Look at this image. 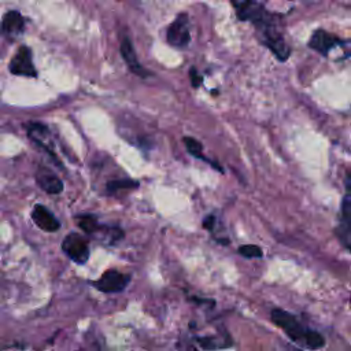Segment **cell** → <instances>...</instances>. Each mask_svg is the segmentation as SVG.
Returning <instances> with one entry per match:
<instances>
[{
    "label": "cell",
    "mask_w": 351,
    "mask_h": 351,
    "mask_svg": "<svg viewBox=\"0 0 351 351\" xmlns=\"http://www.w3.org/2000/svg\"><path fill=\"white\" fill-rule=\"evenodd\" d=\"M167 43L177 48H184L189 44L191 34H189V23H188V15L180 14L174 22L169 26L166 32Z\"/></svg>",
    "instance_id": "7"
},
{
    "label": "cell",
    "mask_w": 351,
    "mask_h": 351,
    "mask_svg": "<svg viewBox=\"0 0 351 351\" xmlns=\"http://www.w3.org/2000/svg\"><path fill=\"white\" fill-rule=\"evenodd\" d=\"M130 280H132L130 274L118 271L115 269H110V270H106L97 280H95L92 285L95 289L103 293H118L128 287Z\"/></svg>",
    "instance_id": "4"
},
{
    "label": "cell",
    "mask_w": 351,
    "mask_h": 351,
    "mask_svg": "<svg viewBox=\"0 0 351 351\" xmlns=\"http://www.w3.org/2000/svg\"><path fill=\"white\" fill-rule=\"evenodd\" d=\"M255 26L261 32V37L265 45H267L280 60H287L289 56V48L285 44L282 36L278 33L274 25V19L270 14L266 11L262 12V15L254 21Z\"/></svg>",
    "instance_id": "2"
},
{
    "label": "cell",
    "mask_w": 351,
    "mask_h": 351,
    "mask_svg": "<svg viewBox=\"0 0 351 351\" xmlns=\"http://www.w3.org/2000/svg\"><path fill=\"white\" fill-rule=\"evenodd\" d=\"M184 144H185V147H186V151H188L191 155H193L195 158H200V159L208 162V159H206V158L203 156V154H202L203 147H202V144H200L197 140H195L193 137H189V136H188V137H184Z\"/></svg>",
    "instance_id": "15"
},
{
    "label": "cell",
    "mask_w": 351,
    "mask_h": 351,
    "mask_svg": "<svg viewBox=\"0 0 351 351\" xmlns=\"http://www.w3.org/2000/svg\"><path fill=\"white\" fill-rule=\"evenodd\" d=\"M75 222L80 226V229H82L86 234H95L97 233L100 223L97 222L96 217L92 214H81L75 217Z\"/></svg>",
    "instance_id": "14"
},
{
    "label": "cell",
    "mask_w": 351,
    "mask_h": 351,
    "mask_svg": "<svg viewBox=\"0 0 351 351\" xmlns=\"http://www.w3.org/2000/svg\"><path fill=\"white\" fill-rule=\"evenodd\" d=\"M214 225H215V217L214 215H207L204 219H203V228L207 229V230H213L214 229Z\"/></svg>",
    "instance_id": "19"
},
{
    "label": "cell",
    "mask_w": 351,
    "mask_h": 351,
    "mask_svg": "<svg viewBox=\"0 0 351 351\" xmlns=\"http://www.w3.org/2000/svg\"><path fill=\"white\" fill-rule=\"evenodd\" d=\"M32 219L44 232H56L60 228L59 219L52 214L51 210H48L43 204H36L32 210Z\"/></svg>",
    "instance_id": "9"
},
{
    "label": "cell",
    "mask_w": 351,
    "mask_h": 351,
    "mask_svg": "<svg viewBox=\"0 0 351 351\" xmlns=\"http://www.w3.org/2000/svg\"><path fill=\"white\" fill-rule=\"evenodd\" d=\"M62 251L69 259L77 265H84L88 262L90 251L88 240L80 233L71 232L62 241Z\"/></svg>",
    "instance_id": "3"
},
{
    "label": "cell",
    "mask_w": 351,
    "mask_h": 351,
    "mask_svg": "<svg viewBox=\"0 0 351 351\" xmlns=\"http://www.w3.org/2000/svg\"><path fill=\"white\" fill-rule=\"evenodd\" d=\"M36 182L44 192L49 195H58L63 191L62 180L49 169L43 166H40L36 171Z\"/></svg>",
    "instance_id": "10"
},
{
    "label": "cell",
    "mask_w": 351,
    "mask_h": 351,
    "mask_svg": "<svg viewBox=\"0 0 351 351\" xmlns=\"http://www.w3.org/2000/svg\"><path fill=\"white\" fill-rule=\"evenodd\" d=\"M350 174L346 177V188L347 192L341 202L340 208V222L336 229V234L343 245L350 250V240H351V195H350Z\"/></svg>",
    "instance_id": "6"
},
{
    "label": "cell",
    "mask_w": 351,
    "mask_h": 351,
    "mask_svg": "<svg viewBox=\"0 0 351 351\" xmlns=\"http://www.w3.org/2000/svg\"><path fill=\"white\" fill-rule=\"evenodd\" d=\"M270 318L292 341L313 351L321 350L325 346V337L319 332L304 326L293 314L274 307L270 311Z\"/></svg>",
    "instance_id": "1"
},
{
    "label": "cell",
    "mask_w": 351,
    "mask_h": 351,
    "mask_svg": "<svg viewBox=\"0 0 351 351\" xmlns=\"http://www.w3.org/2000/svg\"><path fill=\"white\" fill-rule=\"evenodd\" d=\"M119 51H121V55L125 60V63L128 64L129 70L140 77H147L149 75V73L138 63L137 60V56H136V52H134V48H133V44L130 43V40L128 37H125L122 41H121V45H119Z\"/></svg>",
    "instance_id": "12"
},
{
    "label": "cell",
    "mask_w": 351,
    "mask_h": 351,
    "mask_svg": "<svg viewBox=\"0 0 351 351\" xmlns=\"http://www.w3.org/2000/svg\"><path fill=\"white\" fill-rule=\"evenodd\" d=\"M8 70L19 77H37V70L33 63L32 49L27 45H21L8 63Z\"/></svg>",
    "instance_id": "5"
},
{
    "label": "cell",
    "mask_w": 351,
    "mask_h": 351,
    "mask_svg": "<svg viewBox=\"0 0 351 351\" xmlns=\"http://www.w3.org/2000/svg\"><path fill=\"white\" fill-rule=\"evenodd\" d=\"M239 254L243 255L244 258H262L263 256V252L261 250V247L255 245V244H244V245H240L237 248Z\"/></svg>",
    "instance_id": "16"
},
{
    "label": "cell",
    "mask_w": 351,
    "mask_h": 351,
    "mask_svg": "<svg viewBox=\"0 0 351 351\" xmlns=\"http://www.w3.org/2000/svg\"><path fill=\"white\" fill-rule=\"evenodd\" d=\"M197 344H200L204 350H218V348H226L233 344L232 337L229 335L225 336H206V337H195Z\"/></svg>",
    "instance_id": "13"
},
{
    "label": "cell",
    "mask_w": 351,
    "mask_h": 351,
    "mask_svg": "<svg viewBox=\"0 0 351 351\" xmlns=\"http://www.w3.org/2000/svg\"><path fill=\"white\" fill-rule=\"evenodd\" d=\"M138 184L133 180H118V181H110L107 184V189L108 192L114 193L119 189H130V188H136Z\"/></svg>",
    "instance_id": "17"
},
{
    "label": "cell",
    "mask_w": 351,
    "mask_h": 351,
    "mask_svg": "<svg viewBox=\"0 0 351 351\" xmlns=\"http://www.w3.org/2000/svg\"><path fill=\"white\" fill-rule=\"evenodd\" d=\"M340 44H341V40L339 37H336L335 34H330L322 29L315 30L308 41V47L322 55H328L333 47L340 45Z\"/></svg>",
    "instance_id": "11"
},
{
    "label": "cell",
    "mask_w": 351,
    "mask_h": 351,
    "mask_svg": "<svg viewBox=\"0 0 351 351\" xmlns=\"http://www.w3.org/2000/svg\"><path fill=\"white\" fill-rule=\"evenodd\" d=\"M25 30V18L16 10H10L3 15L0 23V36L14 40L21 36Z\"/></svg>",
    "instance_id": "8"
},
{
    "label": "cell",
    "mask_w": 351,
    "mask_h": 351,
    "mask_svg": "<svg viewBox=\"0 0 351 351\" xmlns=\"http://www.w3.org/2000/svg\"><path fill=\"white\" fill-rule=\"evenodd\" d=\"M189 75H191V81H192V86L193 88H197L200 84H202V75L196 71V69L195 67H192L191 69V73H189Z\"/></svg>",
    "instance_id": "18"
}]
</instances>
